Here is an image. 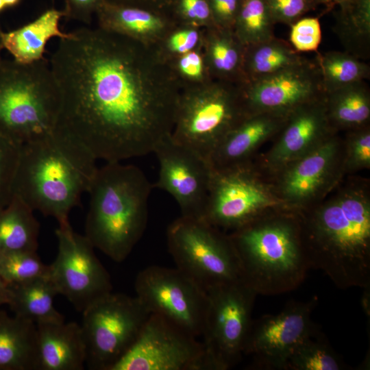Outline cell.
Instances as JSON below:
<instances>
[{"instance_id":"24","label":"cell","mask_w":370,"mask_h":370,"mask_svg":"<svg viewBox=\"0 0 370 370\" xmlns=\"http://www.w3.org/2000/svg\"><path fill=\"white\" fill-rule=\"evenodd\" d=\"M8 286V306L14 316L36 325L64 321L55 308L54 298L58 293L49 275Z\"/></svg>"},{"instance_id":"46","label":"cell","mask_w":370,"mask_h":370,"mask_svg":"<svg viewBox=\"0 0 370 370\" xmlns=\"http://www.w3.org/2000/svg\"><path fill=\"white\" fill-rule=\"evenodd\" d=\"M317 3L325 5L327 11L330 10L334 6H339V9H344L347 4L348 0H316Z\"/></svg>"},{"instance_id":"45","label":"cell","mask_w":370,"mask_h":370,"mask_svg":"<svg viewBox=\"0 0 370 370\" xmlns=\"http://www.w3.org/2000/svg\"><path fill=\"white\" fill-rule=\"evenodd\" d=\"M10 298L8 284L0 277V306L8 305Z\"/></svg>"},{"instance_id":"8","label":"cell","mask_w":370,"mask_h":370,"mask_svg":"<svg viewBox=\"0 0 370 370\" xmlns=\"http://www.w3.org/2000/svg\"><path fill=\"white\" fill-rule=\"evenodd\" d=\"M82 313L86 365L93 370H112L133 345L150 315L136 296L112 292Z\"/></svg>"},{"instance_id":"14","label":"cell","mask_w":370,"mask_h":370,"mask_svg":"<svg viewBox=\"0 0 370 370\" xmlns=\"http://www.w3.org/2000/svg\"><path fill=\"white\" fill-rule=\"evenodd\" d=\"M112 370H208L202 342L150 314L137 339Z\"/></svg>"},{"instance_id":"13","label":"cell","mask_w":370,"mask_h":370,"mask_svg":"<svg viewBox=\"0 0 370 370\" xmlns=\"http://www.w3.org/2000/svg\"><path fill=\"white\" fill-rule=\"evenodd\" d=\"M58 253L49 264V275L58 295L64 296L79 312L112 292L110 275L85 235L71 225L56 230Z\"/></svg>"},{"instance_id":"29","label":"cell","mask_w":370,"mask_h":370,"mask_svg":"<svg viewBox=\"0 0 370 370\" xmlns=\"http://www.w3.org/2000/svg\"><path fill=\"white\" fill-rule=\"evenodd\" d=\"M314 59L325 93L370 77L369 66L349 52H316Z\"/></svg>"},{"instance_id":"27","label":"cell","mask_w":370,"mask_h":370,"mask_svg":"<svg viewBox=\"0 0 370 370\" xmlns=\"http://www.w3.org/2000/svg\"><path fill=\"white\" fill-rule=\"evenodd\" d=\"M306 58L290 42L275 36L245 46L243 60L245 84L271 76Z\"/></svg>"},{"instance_id":"49","label":"cell","mask_w":370,"mask_h":370,"mask_svg":"<svg viewBox=\"0 0 370 370\" xmlns=\"http://www.w3.org/2000/svg\"><path fill=\"white\" fill-rule=\"evenodd\" d=\"M6 8V5L3 0H0V13H1Z\"/></svg>"},{"instance_id":"2","label":"cell","mask_w":370,"mask_h":370,"mask_svg":"<svg viewBox=\"0 0 370 370\" xmlns=\"http://www.w3.org/2000/svg\"><path fill=\"white\" fill-rule=\"evenodd\" d=\"M310 268L339 288L370 287V197L347 187L314 209L297 212Z\"/></svg>"},{"instance_id":"11","label":"cell","mask_w":370,"mask_h":370,"mask_svg":"<svg viewBox=\"0 0 370 370\" xmlns=\"http://www.w3.org/2000/svg\"><path fill=\"white\" fill-rule=\"evenodd\" d=\"M247 115L241 88L212 86L178 99L171 136L208 161L223 138Z\"/></svg>"},{"instance_id":"43","label":"cell","mask_w":370,"mask_h":370,"mask_svg":"<svg viewBox=\"0 0 370 370\" xmlns=\"http://www.w3.org/2000/svg\"><path fill=\"white\" fill-rule=\"evenodd\" d=\"M182 72L190 77H198L202 73V60L199 54L189 51L180 60Z\"/></svg>"},{"instance_id":"28","label":"cell","mask_w":370,"mask_h":370,"mask_svg":"<svg viewBox=\"0 0 370 370\" xmlns=\"http://www.w3.org/2000/svg\"><path fill=\"white\" fill-rule=\"evenodd\" d=\"M161 12L106 0L97 9L99 28L121 35L144 34L162 26Z\"/></svg>"},{"instance_id":"31","label":"cell","mask_w":370,"mask_h":370,"mask_svg":"<svg viewBox=\"0 0 370 370\" xmlns=\"http://www.w3.org/2000/svg\"><path fill=\"white\" fill-rule=\"evenodd\" d=\"M275 25L267 0H241L234 28L244 45L274 36Z\"/></svg>"},{"instance_id":"1","label":"cell","mask_w":370,"mask_h":370,"mask_svg":"<svg viewBox=\"0 0 370 370\" xmlns=\"http://www.w3.org/2000/svg\"><path fill=\"white\" fill-rule=\"evenodd\" d=\"M140 57L129 37L88 27L60 39L51 57L60 98L56 127L97 160L147 155L172 132L178 99L145 86Z\"/></svg>"},{"instance_id":"47","label":"cell","mask_w":370,"mask_h":370,"mask_svg":"<svg viewBox=\"0 0 370 370\" xmlns=\"http://www.w3.org/2000/svg\"><path fill=\"white\" fill-rule=\"evenodd\" d=\"M3 1L6 5V8H8L16 6L21 1V0H3Z\"/></svg>"},{"instance_id":"6","label":"cell","mask_w":370,"mask_h":370,"mask_svg":"<svg viewBox=\"0 0 370 370\" xmlns=\"http://www.w3.org/2000/svg\"><path fill=\"white\" fill-rule=\"evenodd\" d=\"M60 108L59 91L46 58L0 64V130L20 145L52 133Z\"/></svg>"},{"instance_id":"15","label":"cell","mask_w":370,"mask_h":370,"mask_svg":"<svg viewBox=\"0 0 370 370\" xmlns=\"http://www.w3.org/2000/svg\"><path fill=\"white\" fill-rule=\"evenodd\" d=\"M317 304V297L290 301L280 312L252 320L243 348V355L252 357L251 367L285 370L296 347L319 330L311 319Z\"/></svg>"},{"instance_id":"37","label":"cell","mask_w":370,"mask_h":370,"mask_svg":"<svg viewBox=\"0 0 370 370\" xmlns=\"http://www.w3.org/2000/svg\"><path fill=\"white\" fill-rule=\"evenodd\" d=\"M290 27V44L297 51L317 52L322 37L319 17H302Z\"/></svg>"},{"instance_id":"17","label":"cell","mask_w":370,"mask_h":370,"mask_svg":"<svg viewBox=\"0 0 370 370\" xmlns=\"http://www.w3.org/2000/svg\"><path fill=\"white\" fill-rule=\"evenodd\" d=\"M153 153L159 163L158 177L153 187L173 197L181 216L202 219L212 173L208 161L175 141L171 133L159 141Z\"/></svg>"},{"instance_id":"34","label":"cell","mask_w":370,"mask_h":370,"mask_svg":"<svg viewBox=\"0 0 370 370\" xmlns=\"http://www.w3.org/2000/svg\"><path fill=\"white\" fill-rule=\"evenodd\" d=\"M338 26L354 44L367 51L370 40V0H348L347 6L338 10Z\"/></svg>"},{"instance_id":"39","label":"cell","mask_w":370,"mask_h":370,"mask_svg":"<svg viewBox=\"0 0 370 370\" xmlns=\"http://www.w3.org/2000/svg\"><path fill=\"white\" fill-rule=\"evenodd\" d=\"M213 21L221 28L234 27L241 0H208Z\"/></svg>"},{"instance_id":"44","label":"cell","mask_w":370,"mask_h":370,"mask_svg":"<svg viewBox=\"0 0 370 370\" xmlns=\"http://www.w3.org/2000/svg\"><path fill=\"white\" fill-rule=\"evenodd\" d=\"M115 3L136 6L161 12L171 8L173 0H107Z\"/></svg>"},{"instance_id":"32","label":"cell","mask_w":370,"mask_h":370,"mask_svg":"<svg viewBox=\"0 0 370 370\" xmlns=\"http://www.w3.org/2000/svg\"><path fill=\"white\" fill-rule=\"evenodd\" d=\"M210 46L212 64L217 73L227 78H236L245 84L243 72L244 45L230 29L222 28Z\"/></svg>"},{"instance_id":"38","label":"cell","mask_w":370,"mask_h":370,"mask_svg":"<svg viewBox=\"0 0 370 370\" xmlns=\"http://www.w3.org/2000/svg\"><path fill=\"white\" fill-rule=\"evenodd\" d=\"M275 23L291 26L304 16L317 8L316 0H267Z\"/></svg>"},{"instance_id":"4","label":"cell","mask_w":370,"mask_h":370,"mask_svg":"<svg viewBox=\"0 0 370 370\" xmlns=\"http://www.w3.org/2000/svg\"><path fill=\"white\" fill-rule=\"evenodd\" d=\"M153 188L135 165L109 162L97 169L84 234L95 249L117 262L127 258L145 231Z\"/></svg>"},{"instance_id":"10","label":"cell","mask_w":370,"mask_h":370,"mask_svg":"<svg viewBox=\"0 0 370 370\" xmlns=\"http://www.w3.org/2000/svg\"><path fill=\"white\" fill-rule=\"evenodd\" d=\"M288 210L274 184L251 162L213 170L202 219L232 231L273 211ZM290 211V210H289Z\"/></svg>"},{"instance_id":"9","label":"cell","mask_w":370,"mask_h":370,"mask_svg":"<svg viewBox=\"0 0 370 370\" xmlns=\"http://www.w3.org/2000/svg\"><path fill=\"white\" fill-rule=\"evenodd\" d=\"M201 336L208 370H227L242 358L257 293L242 279L206 290Z\"/></svg>"},{"instance_id":"20","label":"cell","mask_w":370,"mask_h":370,"mask_svg":"<svg viewBox=\"0 0 370 370\" xmlns=\"http://www.w3.org/2000/svg\"><path fill=\"white\" fill-rule=\"evenodd\" d=\"M289 114L259 112L247 115L211 154L208 162L212 169L222 170L251 162L253 154L264 142L278 134Z\"/></svg>"},{"instance_id":"18","label":"cell","mask_w":370,"mask_h":370,"mask_svg":"<svg viewBox=\"0 0 370 370\" xmlns=\"http://www.w3.org/2000/svg\"><path fill=\"white\" fill-rule=\"evenodd\" d=\"M247 114H289L299 106L325 95L314 60L303 62L241 86Z\"/></svg>"},{"instance_id":"35","label":"cell","mask_w":370,"mask_h":370,"mask_svg":"<svg viewBox=\"0 0 370 370\" xmlns=\"http://www.w3.org/2000/svg\"><path fill=\"white\" fill-rule=\"evenodd\" d=\"M21 148V145L0 130V210L12 197L13 183Z\"/></svg>"},{"instance_id":"25","label":"cell","mask_w":370,"mask_h":370,"mask_svg":"<svg viewBox=\"0 0 370 370\" xmlns=\"http://www.w3.org/2000/svg\"><path fill=\"white\" fill-rule=\"evenodd\" d=\"M34 212L15 195L0 210V256L37 251L40 225Z\"/></svg>"},{"instance_id":"36","label":"cell","mask_w":370,"mask_h":370,"mask_svg":"<svg viewBox=\"0 0 370 370\" xmlns=\"http://www.w3.org/2000/svg\"><path fill=\"white\" fill-rule=\"evenodd\" d=\"M343 167L345 173L369 169V125L349 131L343 147Z\"/></svg>"},{"instance_id":"7","label":"cell","mask_w":370,"mask_h":370,"mask_svg":"<svg viewBox=\"0 0 370 370\" xmlns=\"http://www.w3.org/2000/svg\"><path fill=\"white\" fill-rule=\"evenodd\" d=\"M176 268L206 291L241 279L240 262L228 234L202 219L180 216L166 231Z\"/></svg>"},{"instance_id":"48","label":"cell","mask_w":370,"mask_h":370,"mask_svg":"<svg viewBox=\"0 0 370 370\" xmlns=\"http://www.w3.org/2000/svg\"><path fill=\"white\" fill-rule=\"evenodd\" d=\"M3 31L2 30V28H1V24H0V64H1V62H2V60H3V59L1 58V51H2V49H3Z\"/></svg>"},{"instance_id":"42","label":"cell","mask_w":370,"mask_h":370,"mask_svg":"<svg viewBox=\"0 0 370 370\" xmlns=\"http://www.w3.org/2000/svg\"><path fill=\"white\" fill-rule=\"evenodd\" d=\"M198 40V34L194 30H184L175 33L170 38V47L175 52L186 53L190 51Z\"/></svg>"},{"instance_id":"12","label":"cell","mask_w":370,"mask_h":370,"mask_svg":"<svg viewBox=\"0 0 370 370\" xmlns=\"http://www.w3.org/2000/svg\"><path fill=\"white\" fill-rule=\"evenodd\" d=\"M136 297L150 314L164 318L188 334L201 336L206 291L177 268L150 266L135 280Z\"/></svg>"},{"instance_id":"16","label":"cell","mask_w":370,"mask_h":370,"mask_svg":"<svg viewBox=\"0 0 370 370\" xmlns=\"http://www.w3.org/2000/svg\"><path fill=\"white\" fill-rule=\"evenodd\" d=\"M344 173L343 146L334 133L275 174L274 186L286 208L299 212L328 193Z\"/></svg>"},{"instance_id":"26","label":"cell","mask_w":370,"mask_h":370,"mask_svg":"<svg viewBox=\"0 0 370 370\" xmlns=\"http://www.w3.org/2000/svg\"><path fill=\"white\" fill-rule=\"evenodd\" d=\"M325 102L329 122L335 132L369 125L370 92L365 81L325 93Z\"/></svg>"},{"instance_id":"19","label":"cell","mask_w":370,"mask_h":370,"mask_svg":"<svg viewBox=\"0 0 370 370\" xmlns=\"http://www.w3.org/2000/svg\"><path fill=\"white\" fill-rule=\"evenodd\" d=\"M325 97L302 104L289 114L276 142L264 155L263 165L268 171L276 174L335 133L328 118Z\"/></svg>"},{"instance_id":"3","label":"cell","mask_w":370,"mask_h":370,"mask_svg":"<svg viewBox=\"0 0 370 370\" xmlns=\"http://www.w3.org/2000/svg\"><path fill=\"white\" fill-rule=\"evenodd\" d=\"M97 159L76 138L56 127L21 145L12 195L34 211L67 225L73 208L88 193L98 167Z\"/></svg>"},{"instance_id":"30","label":"cell","mask_w":370,"mask_h":370,"mask_svg":"<svg viewBox=\"0 0 370 370\" xmlns=\"http://www.w3.org/2000/svg\"><path fill=\"white\" fill-rule=\"evenodd\" d=\"M347 365L317 330L302 341L289 356L285 370H344Z\"/></svg>"},{"instance_id":"40","label":"cell","mask_w":370,"mask_h":370,"mask_svg":"<svg viewBox=\"0 0 370 370\" xmlns=\"http://www.w3.org/2000/svg\"><path fill=\"white\" fill-rule=\"evenodd\" d=\"M182 17L197 22L213 21L208 0H173L171 8Z\"/></svg>"},{"instance_id":"41","label":"cell","mask_w":370,"mask_h":370,"mask_svg":"<svg viewBox=\"0 0 370 370\" xmlns=\"http://www.w3.org/2000/svg\"><path fill=\"white\" fill-rule=\"evenodd\" d=\"M106 0H64V18L89 24L92 15Z\"/></svg>"},{"instance_id":"21","label":"cell","mask_w":370,"mask_h":370,"mask_svg":"<svg viewBox=\"0 0 370 370\" xmlns=\"http://www.w3.org/2000/svg\"><path fill=\"white\" fill-rule=\"evenodd\" d=\"M37 328V370H82L86 361L82 328L76 322L43 323Z\"/></svg>"},{"instance_id":"23","label":"cell","mask_w":370,"mask_h":370,"mask_svg":"<svg viewBox=\"0 0 370 370\" xmlns=\"http://www.w3.org/2000/svg\"><path fill=\"white\" fill-rule=\"evenodd\" d=\"M37 328L0 310V370H37Z\"/></svg>"},{"instance_id":"33","label":"cell","mask_w":370,"mask_h":370,"mask_svg":"<svg viewBox=\"0 0 370 370\" xmlns=\"http://www.w3.org/2000/svg\"><path fill=\"white\" fill-rule=\"evenodd\" d=\"M49 273V266L41 260L36 251H19L0 256V277L8 285L47 276Z\"/></svg>"},{"instance_id":"22","label":"cell","mask_w":370,"mask_h":370,"mask_svg":"<svg viewBox=\"0 0 370 370\" xmlns=\"http://www.w3.org/2000/svg\"><path fill=\"white\" fill-rule=\"evenodd\" d=\"M63 17V10L51 8L18 29L3 32V49L13 56L14 60L23 64L44 58L47 43L51 38L62 39L71 36V32H64L60 28Z\"/></svg>"},{"instance_id":"5","label":"cell","mask_w":370,"mask_h":370,"mask_svg":"<svg viewBox=\"0 0 370 370\" xmlns=\"http://www.w3.org/2000/svg\"><path fill=\"white\" fill-rule=\"evenodd\" d=\"M228 235L240 262L241 279L257 295L292 291L310 269L297 212L273 211Z\"/></svg>"}]
</instances>
